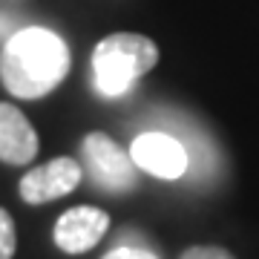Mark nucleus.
Listing matches in <instances>:
<instances>
[{"mask_svg": "<svg viewBox=\"0 0 259 259\" xmlns=\"http://www.w3.org/2000/svg\"><path fill=\"white\" fill-rule=\"evenodd\" d=\"M69 72L64 37L40 26L20 29L6 40L0 55V81L18 98H44Z\"/></svg>", "mask_w": 259, "mask_h": 259, "instance_id": "nucleus-1", "label": "nucleus"}, {"mask_svg": "<svg viewBox=\"0 0 259 259\" xmlns=\"http://www.w3.org/2000/svg\"><path fill=\"white\" fill-rule=\"evenodd\" d=\"M158 64V47L147 35L115 32L104 37L93 52L95 90L107 98L127 95Z\"/></svg>", "mask_w": 259, "mask_h": 259, "instance_id": "nucleus-2", "label": "nucleus"}, {"mask_svg": "<svg viewBox=\"0 0 259 259\" xmlns=\"http://www.w3.org/2000/svg\"><path fill=\"white\" fill-rule=\"evenodd\" d=\"M83 161H87V170L98 187L104 190H115V193H124V190H133L139 176H136V161L127 150L118 147V141L110 139L107 133H90L83 139Z\"/></svg>", "mask_w": 259, "mask_h": 259, "instance_id": "nucleus-3", "label": "nucleus"}, {"mask_svg": "<svg viewBox=\"0 0 259 259\" xmlns=\"http://www.w3.org/2000/svg\"><path fill=\"white\" fill-rule=\"evenodd\" d=\"M83 170L75 158H52L47 164L32 167L26 176L20 179V199L29 204H44V202H55L61 196L72 193L78 182H81Z\"/></svg>", "mask_w": 259, "mask_h": 259, "instance_id": "nucleus-4", "label": "nucleus"}, {"mask_svg": "<svg viewBox=\"0 0 259 259\" xmlns=\"http://www.w3.org/2000/svg\"><path fill=\"white\" fill-rule=\"evenodd\" d=\"M133 161L158 179H182L187 173V150L167 133H141L130 147Z\"/></svg>", "mask_w": 259, "mask_h": 259, "instance_id": "nucleus-5", "label": "nucleus"}, {"mask_svg": "<svg viewBox=\"0 0 259 259\" xmlns=\"http://www.w3.org/2000/svg\"><path fill=\"white\" fill-rule=\"evenodd\" d=\"M110 231V216L98 207H72L55 225V245L64 253H87Z\"/></svg>", "mask_w": 259, "mask_h": 259, "instance_id": "nucleus-6", "label": "nucleus"}, {"mask_svg": "<svg viewBox=\"0 0 259 259\" xmlns=\"http://www.w3.org/2000/svg\"><path fill=\"white\" fill-rule=\"evenodd\" d=\"M37 156V133L15 104L0 101V161L29 164Z\"/></svg>", "mask_w": 259, "mask_h": 259, "instance_id": "nucleus-7", "label": "nucleus"}, {"mask_svg": "<svg viewBox=\"0 0 259 259\" xmlns=\"http://www.w3.org/2000/svg\"><path fill=\"white\" fill-rule=\"evenodd\" d=\"M18 248V233H15V222L3 207H0V259H12Z\"/></svg>", "mask_w": 259, "mask_h": 259, "instance_id": "nucleus-8", "label": "nucleus"}, {"mask_svg": "<svg viewBox=\"0 0 259 259\" xmlns=\"http://www.w3.org/2000/svg\"><path fill=\"white\" fill-rule=\"evenodd\" d=\"M182 259H236L231 250L216 248V245H193L182 253Z\"/></svg>", "mask_w": 259, "mask_h": 259, "instance_id": "nucleus-9", "label": "nucleus"}, {"mask_svg": "<svg viewBox=\"0 0 259 259\" xmlns=\"http://www.w3.org/2000/svg\"><path fill=\"white\" fill-rule=\"evenodd\" d=\"M101 259H158V256L150 253V250H144V248H136V245H121V248L110 250V253L101 256Z\"/></svg>", "mask_w": 259, "mask_h": 259, "instance_id": "nucleus-10", "label": "nucleus"}, {"mask_svg": "<svg viewBox=\"0 0 259 259\" xmlns=\"http://www.w3.org/2000/svg\"><path fill=\"white\" fill-rule=\"evenodd\" d=\"M3 29H6V18H0V32H3Z\"/></svg>", "mask_w": 259, "mask_h": 259, "instance_id": "nucleus-11", "label": "nucleus"}]
</instances>
